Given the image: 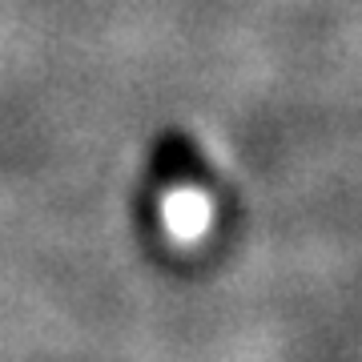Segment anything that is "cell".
I'll return each mask as SVG.
<instances>
[{"mask_svg":"<svg viewBox=\"0 0 362 362\" xmlns=\"http://www.w3.org/2000/svg\"><path fill=\"white\" fill-rule=\"evenodd\" d=\"M161 218H165V230L177 242H197V238H206L214 209H209V197L197 185L181 181V185H173L165 194V202H161Z\"/></svg>","mask_w":362,"mask_h":362,"instance_id":"cell-1","label":"cell"}]
</instances>
